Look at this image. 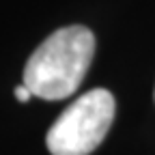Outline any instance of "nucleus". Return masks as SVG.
Wrapping results in <instances>:
<instances>
[{
	"instance_id": "nucleus-1",
	"label": "nucleus",
	"mask_w": 155,
	"mask_h": 155,
	"mask_svg": "<svg viewBox=\"0 0 155 155\" xmlns=\"http://www.w3.org/2000/svg\"><path fill=\"white\" fill-rule=\"evenodd\" d=\"M95 54V37L84 26H67L52 32L24 67V86L32 97L65 99L80 88Z\"/></svg>"
},
{
	"instance_id": "nucleus-3",
	"label": "nucleus",
	"mask_w": 155,
	"mask_h": 155,
	"mask_svg": "<svg viewBox=\"0 0 155 155\" xmlns=\"http://www.w3.org/2000/svg\"><path fill=\"white\" fill-rule=\"evenodd\" d=\"M15 97H17V101H22V104H26L30 97H32V93L24 86V84H19L17 88H15Z\"/></svg>"
},
{
	"instance_id": "nucleus-2",
	"label": "nucleus",
	"mask_w": 155,
	"mask_h": 155,
	"mask_svg": "<svg viewBox=\"0 0 155 155\" xmlns=\"http://www.w3.org/2000/svg\"><path fill=\"white\" fill-rule=\"evenodd\" d=\"M116 104L110 91L93 88L78 97L48 129L52 155H88L99 147L114 121Z\"/></svg>"
}]
</instances>
